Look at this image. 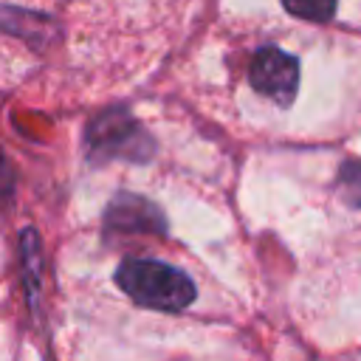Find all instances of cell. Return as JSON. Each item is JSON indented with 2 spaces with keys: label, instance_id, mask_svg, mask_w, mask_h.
Here are the masks:
<instances>
[{
  "label": "cell",
  "instance_id": "obj_1",
  "mask_svg": "<svg viewBox=\"0 0 361 361\" xmlns=\"http://www.w3.org/2000/svg\"><path fill=\"white\" fill-rule=\"evenodd\" d=\"M116 282L135 305L152 310H183L197 296L195 282L161 259H124L116 271Z\"/></svg>",
  "mask_w": 361,
  "mask_h": 361
},
{
  "label": "cell",
  "instance_id": "obj_5",
  "mask_svg": "<svg viewBox=\"0 0 361 361\" xmlns=\"http://www.w3.org/2000/svg\"><path fill=\"white\" fill-rule=\"evenodd\" d=\"M282 6L293 17H302V20H310V23H324L336 14L338 0H282Z\"/></svg>",
  "mask_w": 361,
  "mask_h": 361
},
{
  "label": "cell",
  "instance_id": "obj_3",
  "mask_svg": "<svg viewBox=\"0 0 361 361\" xmlns=\"http://www.w3.org/2000/svg\"><path fill=\"white\" fill-rule=\"evenodd\" d=\"M248 85L276 102L279 107H288L296 99V87H299V62L285 54L276 45H262L248 65Z\"/></svg>",
  "mask_w": 361,
  "mask_h": 361
},
{
  "label": "cell",
  "instance_id": "obj_6",
  "mask_svg": "<svg viewBox=\"0 0 361 361\" xmlns=\"http://www.w3.org/2000/svg\"><path fill=\"white\" fill-rule=\"evenodd\" d=\"M338 192L350 206H361V161H344L341 164Z\"/></svg>",
  "mask_w": 361,
  "mask_h": 361
},
{
  "label": "cell",
  "instance_id": "obj_2",
  "mask_svg": "<svg viewBox=\"0 0 361 361\" xmlns=\"http://www.w3.org/2000/svg\"><path fill=\"white\" fill-rule=\"evenodd\" d=\"M87 147L99 158H124V161H147L155 144L147 133L121 110H110L87 124Z\"/></svg>",
  "mask_w": 361,
  "mask_h": 361
},
{
  "label": "cell",
  "instance_id": "obj_4",
  "mask_svg": "<svg viewBox=\"0 0 361 361\" xmlns=\"http://www.w3.org/2000/svg\"><path fill=\"white\" fill-rule=\"evenodd\" d=\"M107 220L118 228H133L130 223H135V228H161V214L141 197H130V195H121L110 212H107Z\"/></svg>",
  "mask_w": 361,
  "mask_h": 361
}]
</instances>
